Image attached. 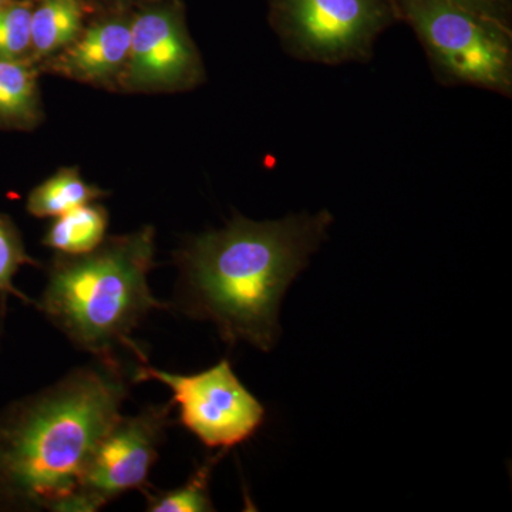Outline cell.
I'll return each instance as SVG.
<instances>
[{"mask_svg":"<svg viewBox=\"0 0 512 512\" xmlns=\"http://www.w3.org/2000/svg\"><path fill=\"white\" fill-rule=\"evenodd\" d=\"M333 215L292 214L282 220L237 217L192 238L177 255L180 269L170 308L207 320L228 346L271 352L281 338L286 291L329 234Z\"/></svg>","mask_w":512,"mask_h":512,"instance_id":"1","label":"cell"},{"mask_svg":"<svg viewBox=\"0 0 512 512\" xmlns=\"http://www.w3.org/2000/svg\"><path fill=\"white\" fill-rule=\"evenodd\" d=\"M130 393L117 359H96L0 414V511L64 512Z\"/></svg>","mask_w":512,"mask_h":512,"instance_id":"2","label":"cell"},{"mask_svg":"<svg viewBox=\"0 0 512 512\" xmlns=\"http://www.w3.org/2000/svg\"><path fill=\"white\" fill-rule=\"evenodd\" d=\"M154 237V229L146 227L104 239L89 254H57L36 308L74 348L96 359H117L116 349L126 348L147 362L131 336L151 312L170 309L148 285Z\"/></svg>","mask_w":512,"mask_h":512,"instance_id":"3","label":"cell"},{"mask_svg":"<svg viewBox=\"0 0 512 512\" xmlns=\"http://www.w3.org/2000/svg\"><path fill=\"white\" fill-rule=\"evenodd\" d=\"M423 46L437 82L511 97L512 28L447 0H390Z\"/></svg>","mask_w":512,"mask_h":512,"instance_id":"4","label":"cell"},{"mask_svg":"<svg viewBox=\"0 0 512 512\" xmlns=\"http://www.w3.org/2000/svg\"><path fill=\"white\" fill-rule=\"evenodd\" d=\"M269 19L289 56L339 66L366 62L397 22L390 0H268Z\"/></svg>","mask_w":512,"mask_h":512,"instance_id":"5","label":"cell"},{"mask_svg":"<svg viewBox=\"0 0 512 512\" xmlns=\"http://www.w3.org/2000/svg\"><path fill=\"white\" fill-rule=\"evenodd\" d=\"M140 380H157L171 390L178 423L205 447L228 451L264 426V404L242 384L228 359L195 375H175L140 362L133 382Z\"/></svg>","mask_w":512,"mask_h":512,"instance_id":"6","label":"cell"},{"mask_svg":"<svg viewBox=\"0 0 512 512\" xmlns=\"http://www.w3.org/2000/svg\"><path fill=\"white\" fill-rule=\"evenodd\" d=\"M174 403L151 404L136 416L120 414L103 434L84 467L64 512H96L127 491H147L160 457Z\"/></svg>","mask_w":512,"mask_h":512,"instance_id":"7","label":"cell"},{"mask_svg":"<svg viewBox=\"0 0 512 512\" xmlns=\"http://www.w3.org/2000/svg\"><path fill=\"white\" fill-rule=\"evenodd\" d=\"M204 76L180 0H153L131 15L124 83L134 90H183Z\"/></svg>","mask_w":512,"mask_h":512,"instance_id":"8","label":"cell"},{"mask_svg":"<svg viewBox=\"0 0 512 512\" xmlns=\"http://www.w3.org/2000/svg\"><path fill=\"white\" fill-rule=\"evenodd\" d=\"M131 45V15H111L90 28L57 53L56 72L83 82L106 83L123 76Z\"/></svg>","mask_w":512,"mask_h":512,"instance_id":"9","label":"cell"},{"mask_svg":"<svg viewBox=\"0 0 512 512\" xmlns=\"http://www.w3.org/2000/svg\"><path fill=\"white\" fill-rule=\"evenodd\" d=\"M83 0H39L32 9L30 52L35 59L57 55L83 32Z\"/></svg>","mask_w":512,"mask_h":512,"instance_id":"10","label":"cell"},{"mask_svg":"<svg viewBox=\"0 0 512 512\" xmlns=\"http://www.w3.org/2000/svg\"><path fill=\"white\" fill-rule=\"evenodd\" d=\"M107 227V211L90 202L56 217L46 231L43 245L64 255L89 254L106 239Z\"/></svg>","mask_w":512,"mask_h":512,"instance_id":"11","label":"cell"},{"mask_svg":"<svg viewBox=\"0 0 512 512\" xmlns=\"http://www.w3.org/2000/svg\"><path fill=\"white\" fill-rule=\"evenodd\" d=\"M103 195L99 188L87 184L76 168H63L30 192L26 210L36 218H56Z\"/></svg>","mask_w":512,"mask_h":512,"instance_id":"12","label":"cell"},{"mask_svg":"<svg viewBox=\"0 0 512 512\" xmlns=\"http://www.w3.org/2000/svg\"><path fill=\"white\" fill-rule=\"evenodd\" d=\"M37 117L36 70L25 60L0 57V120L25 126Z\"/></svg>","mask_w":512,"mask_h":512,"instance_id":"13","label":"cell"},{"mask_svg":"<svg viewBox=\"0 0 512 512\" xmlns=\"http://www.w3.org/2000/svg\"><path fill=\"white\" fill-rule=\"evenodd\" d=\"M227 453V450H220L205 458L200 466L195 468L183 487L171 491H160V493L144 491L143 494L146 495L147 500L146 510L150 512L215 511L210 493L211 477L215 466Z\"/></svg>","mask_w":512,"mask_h":512,"instance_id":"14","label":"cell"},{"mask_svg":"<svg viewBox=\"0 0 512 512\" xmlns=\"http://www.w3.org/2000/svg\"><path fill=\"white\" fill-rule=\"evenodd\" d=\"M23 265L40 266L32 256L26 252L15 222L8 215L0 214V318L6 315V305L9 296H15L23 303H32L25 293L20 292L13 279Z\"/></svg>","mask_w":512,"mask_h":512,"instance_id":"15","label":"cell"},{"mask_svg":"<svg viewBox=\"0 0 512 512\" xmlns=\"http://www.w3.org/2000/svg\"><path fill=\"white\" fill-rule=\"evenodd\" d=\"M33 5L10 0L0 8V57L22 59L30 50V22Z\"/></svg>","mask_w":512,"mask_h":512,"instance_id":"16","label":"cell"},{"mask_svg":"<svg viewBox=\"0 0 512 512\" xmlns=\"http://www.w3.org/2000/svg\"><path fill=\"white\" fill-rule=\"evenodd\" d=\"M484 16V18L493 19L495 22L503 23L505 26H512V0H447Z\"/></svg>","mask_w":512,"mask_h":512,"instance_id":"17","label":"cell"},{"mask_svg":"<svg viewBox=\"0 0 512 512\" xmlns=\"http://www.w3.org/2000/svg\"><path fill=\"white\" fill-rule=\"evenodd\" d=\"M113 2H117V3L137 2V0H113ZM140 2H153V0H140Z\"/></svg>","mask_w":512,"mask_h":512,"instance_id":"18","label":"cell"},{"mask_svg":"<svg viewBox=\"0 0 512 512\" xmlns=\"http://www.w3.org/2000/svg\"><path fill=\"white\" fill-rule=\"evenodd\" d=\"M9 2L10 0H0V8H2V6L8 5Z\"/></svg>","mask_w":512,"mask_h":512,"instance_id":"19","label":"cell"}]
</instances>
